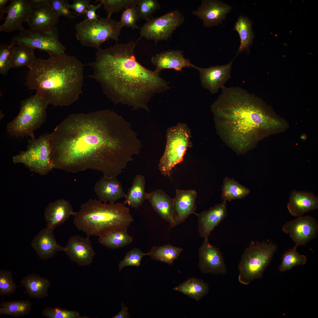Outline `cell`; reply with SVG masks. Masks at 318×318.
Instances as JSON below:
<instances>
[{
    "instance_id": "obj_38",
    "label": "cell",
    "mask_w": 318,
    "mask_h": 318,
    "mask_svg": "<svg viewBox=\"0 0 318 318\" xmlns=\"http://www.w3.org/2000/svg\"><path fill=\"white\" fill-rule=\"evenodd\" d=\"M140 18L137 5L130 6L125 9L122 13L119 22V26L121 28L124 26L133 29L139 28L136 22Z\"/></svg>"
},
{
    "instance_id": "obj_1",
    "label": "cell",
    "mask_w": 318,
    "mask_h": 318,
    "mask_svg": "<svg viewBox=\"0 0 318 318\" xmlns=\"http://www.w3.org/2000/svg\"><path fill=\"white\" fill-rule=\"evenodd\" d=\"M49 140L54 168L72 173L92 169L110 178L120 174L142 147L130 123L108 109L69 115Z\"/></svg>"
},
{
    "instance_id": "obj_12",
    "label": "cell",
    "mask_w": 318,
    "mask_h": 318,
    "mask_svg": "<svg viewBox=\"0 0 318 318\" xmlns=\"http://www.w3.org/2000/svg\"><path fill=\"white\" fill-rule=\"evenodd\" d=\"M184 19L182 14L177 10L150 19L140 28V37L153 40L155 44L159 41L168 39L183 23Z\"/></svg>"
},
{
    "instance_id": "obj_27",
    "label": "cell",
    "mask_w": 318,
    "mask_h": 318,
    "mask_svg": "<svg viewBox=\"0 0 318 318\" xmlns=\"http://www.w3.org/2000/svg\"><path fill=\"white\" fill-rule=\"evenodd\" d=\"M318 208L317 197L313 194L294 191L291 193L287 208L292 216H302L305 213Z\"/></svg>"
},
{
    "instance_id": "obj_22",
    "label": "cell",
    "mask_w": 318,
    "mask_h": 318,
    "mask_svg": "<svg viewBox=\"0 0 318 318\" xmlns=\"http://www.w3.org/2000/svg\"><path fill=\"white\" fill-rule=\"evenodd\" d=\"M53 229L49 227L41 230L31 242L32 247L39 257L46 260L53 257L59 251H64L65 247L57 242L53 233Z\"/></svg>"
},
{
    "instance_id": "obj_33",
    "label": "cell",
    "mask_w": 318,
    "mask_h": 318,
    "mask_svg": "<svg viewBox=\"0 0 318 318\" xmlns=\"http://www.w3.org/2000/svg\"><path fill=\"white\" fill-rule=\"evenodd\" d=\"M183 251L181 248L166 244L158 246H153L147 254V255L150 256L153 259L171 265Z\"/></svg>"
},
{
    "instance_id": "obj_29",
    "label": "cell",
    "mask_w": 318,
    "mask_h": 318,
    "mask_svg": "<svg viewBox=\"0 0 318 318\" xmlns=\"http://www.w3.org/2000/svg\"><path fill=\"white\" fill-rule=\"evenodd\" d=\"M208 284L203 280L195 278L188 279L173 290L183 294L196 301L200 300L208 293Z\"/></svg>"
},
{
    "instance_id": "obj_40",
    "label": "cell",
    "mask_w": 318,
    "mask_h": 318,
    "mask_svg": "<svg viewBox=\"0 0 318 318\" xmlns=\"http://www.w3.org/2000/svg\"><path fill=\"white\" fill-rule=\"evenodd\" d=\"M42 314L47 318H87L81 316L75 311L68 310L59 307H47L43 309Z\"/></svg>"
},
{
    "instance_id": "obj_9",
    "label": "cell",
    "mask_w": 318,
    "mask_h": 318,
    "mask_svg": "<svg viewBox=\"0 0 318 318\" xmlns=\"http://www.w3.org/2000/svg\"><path fill=\"white\" fill-rule=\"evenodd\" d=\"M75 29L76 37L81 45L97 49L110 39L117 43L121 29L119 22L107 17L93 20L85 19L77 23Z\"/></svg>"
},
{
    "instance_id": "obj_7",
    "label": "cell",
    "mask_w": 318,
    "mask_h": 318,
    "mask_svg": "<svg viewBox=\"0 0 318 318\" xmlns=\"http://www.w3.org/2000/svg\"><path fill=\"white\" fill-rule=\"evenodd\" d=\"M48 104L37 93L22 100L18 115L7 125L9 134L16 137H34V130L39 128L46 120Z\"/></svg>"
},
{
    "instance_id": "obj_10",
    "label": "cell",
    "mask_w": 318,
    "mask_h": 318,
    "mask_svg": "<svg viewBox=\"0 0 318 318\" xmlns=\"http://www.w3.org/2000/svg\"><path fill=\"white\" fill-rule=\"evenodd\" d=\"M27 150L13 157L14 163L24 164L31 171L44 175L53 169L51 160L49 134L28 140Z\"/></svg>"
},
{
    "instance_id": "obj_17",
    "label": "cell",
    "mask_w": 318,
    "mask_h": 318,
    "mask_svg": "<svg viewBox=\"0 0 318 318\" xmlns=\"http://www.w3.org/2000/svg\"><path fill=\"white\" fill-rule=\"evenodd\" d=\"M59 18L49 4H32L26 22L30 29L50 32L57 26Z\"/></svg>"
},
{
    "instance_id": "obj_31",
    "label": "cell",
    "mask_w": 318,
    "mask_h": 318,
    "mask_svg": "<svg viewBox=\"0 0 318 318\" xmlns=\"http://www.w3.org/2000/svg\"><path fill=\"white\" fill-rule=\"evenodd\" d=\"M252 24V22L247 17L241 15L234 25V30L238 33L240 39V44L236 56L244 51H249L254 37Z\"/></svg>"
},
{
    "instance_id": "obj_45",
    "label": "cell",
    "mask_w": 318,
    "mask_h": 318,
    "mask_svg": "<svg viewBox=\"0 0 318 318\" xmlns=\"http://www.w3.org/2000/svg\"><path fill=\"white\" fill-rule=\"evenodd\" d=\"M50 5L55 13L59 17L64 16L72 19L75 16L70 11L69 4L66 0H51Z\"/></svg>"
},
{
    "instance_id": "obj_49",
    "label": "cell",
    "mask_w": 318,
    "mask_h": 318,
    "mask_svg": "<svg viewBox=\"0 0 318 318\" xmlns=\"http://www.w3.org/2000/svg\"><path fill=\"white\" fill-rule=\"evenodd\" d=\"M10 0H0V20L4 19L3 18L4 13H6V3Z\"/></svg>"
},
{
    "instance_id": "obj_50",
    "label": "cell",
    "mask_w": 318,
    "mask_h": 318,
    "mask_svg": "<svg viewBox=\"0 0 318 318\" xmlns=\"http://www.w3.org/2000/svg\"><path fill=\"white\" fill-rule=\"evenodd\" d=\"M32 4H50L51 0H30Z\"/></svg>"
},
{
    "instance_id": "obj_11",
    "label": "cell",
    "mask_w": 318,
    "mask_h": 318,
    "mask_svg": "<svg viewBox=\"0 0 318 318\" xmlns=\"http://www.w3.org/2000/svg\"><path fill=\"white\" fill-rule=\"evenodd\" d=\"M19 32L13 37L9 46L11 48L16 45H26L34 49L46 52L50 57L64 54L65 47L59 40L57 26L50 32H46L31 29H26L21 26Z\"/></svg>"
},
{
    "instance_id": "obj_41",
    "label": "cell",
    "mask_w": 318,
    "mask_h": 318,
    "mask_svg": "<svg viewBox=\"0 0 318 318\" xmlns=\"http://www.w3.org/2000/svg\"><path fill=\"white\" fill-rule=\"evenodd\" d=\"M17 286L14 281L11 272L9 270H0V296L15 293Z\"/></svg>"
},
{
    "instance_id": "obj_34",
    "label": "cell",
    "mask_w": 318,
    "mask_h": 318,
    "mask_svg": "<svg viewBox=\"0 0 318 318\" xmlns=\"http://www.w3.org/2000/svg\"><path fill=\"white\" fill-rule=\"evenodd\" d=\"M222 191V199L230 201L244 198L249 193L250 191L234 179L226 177L223 181Z\"/></svg>"
},
{
    "instance_id": "obj_20",
    "label": "cell",
    "mask_w": 318,
    "mask_h": 318,
    "mask_svg": "<svg viewBox=\"0 0 318 318\" xmlns=\"http://www.w3.org/2000/svg\"><path fill=\"white\" fill-rule=\"evenodd\" d=\"M197 195L193 189H176L173 198L174 227L184 222L191 214H196Z\"/></svg>"
},
{
    "instance_id": "obj_37",
    "label": "cell",
    "mask_w": 318,
    "mask_h": 318,
    "mask_svg": "<svg viewBox=\"0 0 318 318\" xmlns=\"http://www.w3.org/2000/svg\"><path fill=\"white\" fill-rule=\"evenodd\" d=\"M297 246L286 251L283 254L279 271L280 272L289 270L297 266L304 265L307 261L306 257L300 254L297 251Z\"/></svg>"
},
{
    "instance_id": "obj_42",
    "label": "cell",
    "mask_w": 318,
    "mask_h": 318,
    "mask_svg": "<svg viewBox=\"0 0 318 318\" xmlns=\"http://www.w3.org/2000/svg\"><path fill=\"white\" fill-rule=\"evenodd\" d=\"M137 6L140 18L147 21L155 11L160 9V4L156 0H138Z\"/></svg>"
},
{
    "instance_id": "obj_13",
    "label": "cell",
    "mask_w": 318,
    "mask_h": 318,
    "mask_svg": "<svg viewBox=\"0 0 318 318\" xmlns=\"http://www.w3.org/2000/svg\"><path fill=\"white\" fill-rule=\"evenodd\" d=\"M282 230L288 234L298 247L304 246L315 238L318 232V225L316 220L311 216H300L286 223Z\"/></svg>"
},
{
    "instance_id": "obj_15",
    "label": "cell",
    "mask_w": 318,
    "mask_h": 318,
    "mask_svg": "<svg viewBox=\"0 0 318 318\" xmlns=\"http://www.w3.org/2000/svg\"><path fill=\"white\" fill-rule=\"evenodd\" d=\"M232 6L223 1L216 0H202L200 6L192 14L203 22V26L210 27L222 23Z\"/></svg>"
},
{
    "instance_id": "obj_25",
    "label": "cell",
    "mask_w": 318,
    "mask_h": 318,
    "mask_svg": "<svg viewBox=\"0 0 318 318\" xmlns=\"http://www.w3.org/2000/svg\"><path fill=\"white\" fill-rule=\"evenodd\" d=\"M151 61L156 67L154 72L158 74L164 69L181 71L184 67L194 66L183 57L182 51L178 50L167 51L157 54L152 58Z\"/></svg>"
},
{
    "instance_id": "obj_14",
    "label": "cell",
    "mask_w": 318,
    "mask_h": 318,
    "mask_svg": "<svg viewBox=\"0 0 318 318\" xmlns=\"http://www.w3.org/2000/svg\"><path fill=\"white\" fill-rule=\"evenodd\" d=\"M198 266L202 272L214 275L225 274L227 272L222 253L204 238L198 250Z\"/></svg>"
},
{
    "instance_id": "obj_36",
    "label": "cell",
    "mask_w": 318,
    "mask_h": 318,
    "mask_svg": "<svg viewBox=\"0 0 318 318\" xmlns=\"http://www.w3.org/2000/svg\"><path fill=\"white\" fill-rule=\"evenodd\" d=\"M11 68H18L26 66L29 68L35 61V49L23 45L13 46Z\"/></svg>"
},
{
    "instance_id": "obj_24",
    "label": "cell",
    "mask_w": 318,
    "mask_h": 318,
    "mask_svg": "<svg viewBox=\"0 0 318 318\" xmlns=\"http://www.w3.org/2000/svg\"><path fill=\"white\" fill-rule=\"evenodd\" d=\"M76 213L69 201L59 199L49 204L44 211V217L47 226L54 230L64 223L71 216H74Z\"/></svg>"
},
{
    "instance_id": "obj_46",
    "label": "cell",
    "mask_w": 318,
    "mask_h": 318,
    "mask_svg": "<svg viewBox=\"0 0 318 318\" xmlns=\"http://www.w3.org/2000/svg\"><path fill=\"white\" fill-rule=\"evenodd\" d=\"M91 1V0H74L72 4H69V7L70 9L74 11V13L77 16L84 15H85Z\"/></svg>"
},
{
    "instance_id": "obj_16",
    "label": "cell",
    "mask_w": 318,
    "mask_h": 318,
    "mask_svg": "<svg viewBox=\"0 0 318 318\" xmlns=\"http://www.w3.org/2000/svg\"><path fill=\"white\" fill-rule=\"evenodd\" d=\"M233 59L228 64L223 65L201 68L194 66L199 72L202 86L213 94L217 93L224 86L225 83L231 77V72Z\"/></svg>"
},
{
    "instance_id": "obj_19",
    "label": "cell",
    "mask_w": 318,
    "mask_h": 318,
    "mask_svg": "<svg viewBox=\"0 0 318 318\" xmlns=\"http://www.w3.org/2000/svg\"><path fill=\"white\" fill-rule=\"evenodd\" d=\"M32 4L30 0H12L6 7L7 14L4 23L0 26V31L9 33L19 30L27 20Z\"/></svg>"
},
{
    "instance_id": "obj_39",
    "label": "cell",
    "mask_w": 318,
    "mask_h": 318,
    "mask_svg": "<svg viewBox=\"0 0 318 318\" xmlns=\"http://www.w3.org/2000/svg\"><path fill=\"white\" fill-rule=\"evenodd\" d=\"M103 5L107 15L106 17L111 18L112 14L123 9L137 5L138 0H98Z\"/></svg>"
},
{
    "instance_id": "obj_47",
    "label": "cell",
    "mask_w": 318,
    "mask_h": 318,
    "mask_svg": "<svg viewBox=\"0 0 318 318\" xmlns=\"http://www.w3.org/2000/svg\"><path fill=\"white\" fill-rule=\"evenodd\" d=\"M102 4L100 3L97 5L90 4L88 6L85 13L86 19L89 20H96L100 17L96 13V11L101 7Z\"/></svg>"
},
{
    "instance_id": "obj_26",
    "label": "cell",
    "mask_w": 318,
    "mask_h": 318,
    "mask_svg": "<svg viewBox=\"0 0 318 318\" xmlns=\"http://www.w3.org/2000/svg\"><path fill=\"white\" fill-rule=\"evenodd\" d=\"M146 199L149 201L156 212L170 223V227H174L173 198L162 190L158 189L147 193Z\"/></svg>"
},
{
    "instance_id": "obj_35",
    "label": "cell",
    "mask_w": 318,
    "mask_h": 318,
    "mask_svg": "<svg viewBox=\"0 0 318 318\" xmlns=\"http://www.w3.org/2000/svg\"><path fill=\"white\" fill-rule=\"evenodd\" d=\"M32 308V304L29 299L2 301L0 304V314L18 317L29 315Z\"/></svg>"
},
{
    "instance_id": "obj_30",
    "label": "cell",
    "mask_w": 318,
    "mask_h": 318,
    "mask_svg": "<svg viewBox=\"0 0 318 318\" xmlns=\"http://www.w3.org/2000/svg\"><path fill=\"white\" fill-rule=\"evenodd\" d=\"M145 185L144 176L141 174L136 175L131 186L128 189L123 204L135 208L142 206L146 199Z\"/></svg>"
},
{
    "instance_id": "obj_28",
    "label": "cell",
    "mask_w": 318,
    "mask_h": 318,
    "mask_svg": "<svg viewBox=\"0 0 318 318\" xmlns=\"http://www.w3.org/2000/svg\"><path fill=\"white\" fill-rule=\"evenodd\" d=\"M21 283L30 298L41 299L48 296V290L51 283L45 277L37 274H29L22 279Z\"/></svg>"
},
{
    "instance_id": "obj_23",
    "label": "cell",
    "mask_w": 318,
    "mask_h": 318,
    "mask_svg": "<svg viewBox=\"0 0 318 318\" xmlns=\"http://www.w3.org/2000/svg\"><path fill=\"white\" fill-rule=\"evenodd\" d=\"M94 190L99 200L105 203H115L118 200L125 198L126 195L121 183L116 178L103 176L95 183Z\"/></svg>"
},
{
    "instance_id": "obj_43",
    "label": "cell",
    "mask_w": 318,
    "mask_h": 318,
    "mask_svg": "<svg viewBox=\"0 0 318 318\" xmlns=\"http://www.w3.org/2000/svg\"><path fill=\"white\" fill-rule=\"evenodd\" d=\"M147 255L138 248H134L127 253L123 259L119 264V270L120 271L124 267L127 266H140L142 258Z\"/></svg>"
},
{
    "instance_id": "obj_5",
    "label": "cell",
    "mask_w": 318,
    "mask_h": 318,
    "mask_svg": "<svg viewBox=\"0 0 318 318\" xmlns=\"http://www.w3.org/2000/svg\"><path fill=\"white\" fill-rule=\"evenodd\" d=\"M74 223L87 236H101L118 230H127L134 219L129 209L121 203H103L90 199L82 203L74 216Z\"/></svg>"
},
{
    "instance_id": "obj_4",
    "label": "cell",
    "mask_w": 318,
    "mask_h": 318,
    "mask_svg": "<svg viewBox=\"0 0 318 318\" xmlns=\"http://www.w3.org/2000/svg\"><path fill=\"white\" fill-rule=\"evenodd\" d=\"M83 70L81 61L66 54L47 59L38 58L29 68L26 84L48 105L68 106L82 93Z\"/></svg>"
},
{
    "instance_id": "obj_48",
    "label": "cell",
    "mask_w": 318,
    "mask_h": 318,
    "mask_svg": "<svg viewBox=\"0 0 318 318\" xmlns=\"http://www.w3.org/2000/svg\"><path fill=\"white\" fill-rule=\"evenodd\" d=\"M122 309L121 311L117 314L112 318H128L130 315L128 312L127 308L126 307L122 302L121 304Z\"/></svg>"
},
{
    "instance_id": "obj_8",
    "label": "cell",
    "mask_w": 318,
    "mask_h": 318,
    "mask_svg": "<svg viewBox=\"0 0 318 318\" xmlns=\"http://www.w3.org/2000/svg\"><path fill=\"white\" fill-rule=\"evenodd\" d=\"M165 150L160 158L158 169L163 175L170 177L172 169L183 160L188 148L192 145L191 130L186 124L179 123L167 131Z\"/></svg>"
},
{
    "instance_id": "obj_18",
    "label": "cell",
    "mask_w": 318,
    "mask_h": 318,
    "mask_svg": "<svg viewBox=\"0 0 318 318\" xmlns=\"http://www.w3.org/2000/svg\"><path fill=\"white\" fill-rule=\"evenodd\" d=\"M89 238L72 236L65 247L64 252L70 260L81 266L90 264L96 254Z\"/></svg>"
},
{
    "instance_id": "obj_44",
    "label": "cell",
    "mask_w": 318,
    "mask_h": 318,
    "mask_svg": "<svg viewBox=\"0 0 318 318\" xmlns=\"http://www.w3.org/2000/svg\"><path fill=\"white\" fill-rule=\"evenodd\" d=\"M13 51L9 45L1 44L0 46V73L6 75L11 68Z\"/></svg>"
},
{
    "instance_id": "obj_2",
    "label": "cell",
    "mask_w": 318,
    "mask_h": 318,
    "mask_svg": "<svg viewBox=\"0 0 318 318\" xmlns=\"http://www.w3.org/2000/svg\"><path fill=\"white\" fill-rule=\"evenodd\" d=\"M136 44L131 41L97 49L95 60L87 64L93 70L89 77L100 84L104 94L115 105L149 112L148 103L151 98L169 89V82L137 61L134 52Z\"/></svg>"
},
{
    "instance_id": "obj_3",
    "label": "cell",
    "mask_w": 318,
    "mask_h": 318,
    "mask_svg": "<svg viewBox=\"0 0 318 318\" xmlns=\"http://www.w3.org/2000/svg\"><path fill=\"white\" fill-rule=\"evenodd\" d=\"M221 89L211 111L219 132L238 153L247 149L251 135L256 130L280 125L279 122L266 114L246 90L225 86Z\"/></svg>"
},
{
    "instance_id": "obj_21",
    "label": "cell",
    "mask_w": 318,
    "mask_h": 318,
    "mask_svg": "<svg viewBox=\"0 0 318 318\" xmlns=\"http://www.w3.org/2000/svg\"><path fill=\"white\" fill-rule=\"evenodd\" d=\"M226 201L223 200L208 210L195 214L198 218V232L201 237L208 238L211 232L226 216Z\"/></svg>"
},
{
    "instance_id": "obj_32",
    "label": "cell",
    "mask_w": 318,
    "mask_h": 318,
    "mask_svg": "<svg viewBox=\"0 0 318 318\" xmlns=\"http://www.w3.org/2000/svg\"><path fill=\"white\" fill-rule=\"evenodd\" d=\"M133 240V237L125 230L110 232L99 237L98 239L100 244L112 249L123 248L131 244Z\"/></svg>"
},
{
    "instance_id": "obj_6",
    "label": "cell",
    "mask_w": 318,
    "mask_h": 318,
    "mask_svg": "<svg viewBox=\"0 0 318 318\" xmlns=\"http://www.w3.org/2000/svg\"><path fill=\"white\" fill-rule=\"evenodd\" d=\"M276 245L268 240L252 241L246 248L238 264V280L244 285L261 278L277 251Z\"/></svg>"
}]
</instances>
